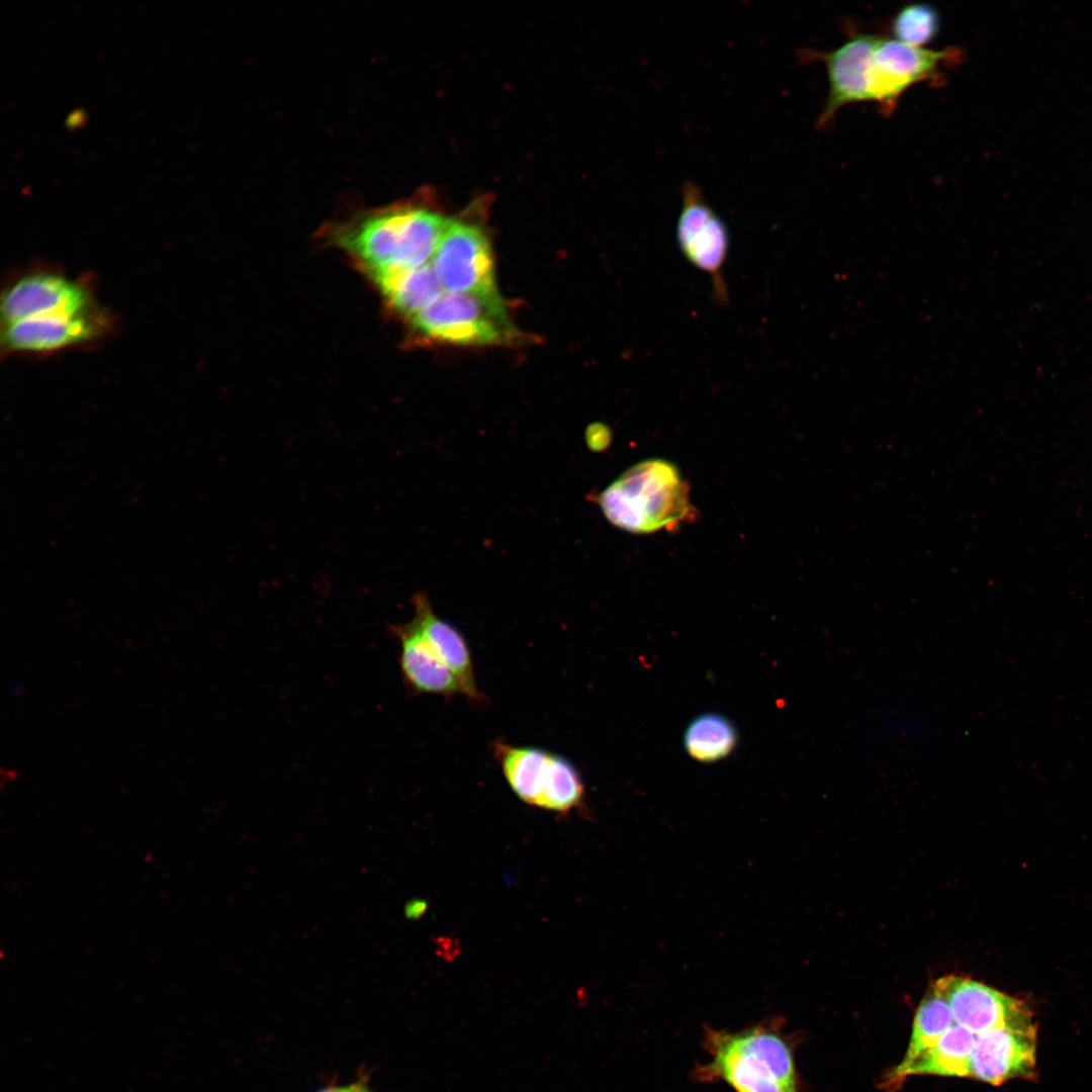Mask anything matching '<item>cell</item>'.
<instances>
[{
    "label": "cell",
    "instance_id": "obj_16",
    "mask_svg": "<svg viewBox=\"0 0 1092 1092\" xmlns=\"http://www.w3.org/2000/svg\"><path fill=\"white\" fill-rule=\"evenodd\" d=\"M492 752L512 791L526 804L539 807L551 752L536 746L513 745L502 739L493 742Z\"/></svg>",
    "mask_w": 1092,
    "mask_h": 1092
},
{
    "label": "cell",
    "instance_id": "obj_18",
    "mask_svg": "<svg viewBox=\"0 0 1092 1092\" xmlns=\"http://www.w3.org/2000/svg\"><path fill=\"white\" fill-rule=\"evenodd\" d=\"M733 724L717 713H706L694 719L686 729L684 744L687 752L701 762H714L728 756L737 744Z\"/></svg>",
    "mask_w": 1092,
    "mask_h": 1092
},
{
    "label": "cell",
    "instance_id": "obj_13",
    "mask_svg": "<svg viewBox=\"0 0 1092 1092\" xmlns=\"http://www.w3.org/2000/svg\"><path fill=\"white\" fill-rule=\"evenodd\" d=\"M399 642L403 679L415 694L452 698L463 695L459 680L440 658L413 621L392 628Z\"/></svg>",
    "mask_w": 1092,
    "mask_h": 1092
},
{
    "label": "cell",
    "instance_id": "obj_22",
    "mask_svg": "<svg viewBox=\"0 0 1092 1092\" xmlns=\"http://www.w3.org/2000/svg\"><path fill=\"white\" fill-rule=\"evenodd\" d=\"M366 1077V1074H362L356 1080L348 1084L330 1083L314 1092H356Z\"/></svg>",
    "mask_w": 1092,
    "mask_h": 1092
},
{
    "label": "cell",
    "instance_id": "obj_19",
    "mask_svg": "<svg viewBox=\"0 0 1092 1092\" xmlns=\"http://www.w3.org/2000/svg\"><path fill=\"white\" fill-rule=\"evenodd\" d=\"M954 1023L947 1001L931 986L915 1012L906 1053L896 1067L903 1068L912 1063L935 1044Z\"/></svg>",
    "mask_w": 1092,
    "mask_h": 1092
},
{
    "label": "cell",
    "instance_id": "obj_15",
    "mask_svg": "<svg viewBox=\"0 0 1092 1092\" xmlns=\"http://www.w3.org/2000/svg\"><path fill=\"white\" fill-rule=\"evenodd\" d=\"M975 1034L953 1024L931 1048L903 1068H893L887 1075L885 1085L892 1087L916 1075L941 1077H969L971 1054Z\"/></svg>",
    "mask_w": 1092,
    "mask_h": 1092
},
{
    "label": "cell",
    "instance_id": "obj_3",
    "mask_svg": "<svg viewBox=\"0 0 1092 1092\" xmlns=\"http://www.w3.org/2000/svg\"><path fill=\"white\" fill-rule=\"evenodd\" d=\"M614 526L637 534L671 528L691 512L688 486L678 470L664 460H648L624 472L598 496Z\"/></svg>",
    "mask_w": 1092,
    "mask_h": 1092
},
{
    "label": "cell",
    "instance_id": "obj_21",
    "mask_svg": "<svg viewBox=\"0 0 1092 1092\" xmlns=\"http://www.w3.org/2000/svg\"><path fill=\"white\" fill-rule=\"evenodd\" d=\"M938 10L927 3H911L900 8L891 21L895 39L906 44L924 48L940 30Z\"/></svg>",
    "mask_w": 1092,
    "mask_h": 1092
},
{
    "label": "cell",
    "instance_id": "obj_1",
    "mask_svg": "<svg viewBox=\"0 0 1092 1092\" xmlns=\"http://www.w3.org/2000/svg\"><path fill=\"white\" fill-rule=\"evenodd\" d=\"M448 219L421 200L365 210L327 226V237L372 279L432 260Z\"/></svg>",
    "mask_w": 1092,
    "mask_h": 1092
},
{
    "label": "cell",
    "instance_id": "obj_9",
    "mask_svg": "<svg viewBox=\"0 0 1092 1092\" xmlns=\"http://www.w3.org/2000/svg\"><path fill=\"white\" fill-rule=\"evenodd\" d=\"M932 986L947 1001L956 1024L975 1035L1035 1025L1025 1002L980 982L950 975L937 979Z\"/></svg>",
    "mask_w": 1092,
    "mask_h": 1092
},
{
    "label": "cell",
    "instance_id": "obj_12",
    "mask_svg": "<svg viewBox=\"0 0 1092 1092\" xmlns=\"http://www.w3.org/2000/svg\"><path fill=\"white\" fill-rule=\"evenodd\" d=\"M878 36L856 33L831 52L800 55L807 60L818 58L826 68L829 90L819 127L827 125L841 107L868 101L867 71Z\"/></svg>",
    "mask_w": 1092,
    "mask_h": 1092
},
{
    "label": "cell",
    "instance_id": "obj_20",
    "mask_svg": "<svg viewBox=\"0 0 1092 1092\" xmlns=\"http://www.w3.org/2000/svg\"><path fill=\"white\" fill-rule=\"evenodd\" d=\"M583 795L584 786L575 765L563 755L551 752L539 807L566 813L581 804Z\"/></svg>",
    "mask_w": 1092,
    "mask_h": 1092
},
{
    "label": "cell",
    "instance_id": "obj_6",
    "mask_svg": "<svg viewBox=\"0 0 1092 1092\" xmlns=\"http://www.w3.org/2000/svg\"><path fill=\"white\" fill-rule=\"evenodd\" d=\"M431 264L445 292L497 293L489 241L473 222L449 219Z\"/></svg>",
    "mask_w": 1092,
    "mask_h": 1092
},
{
    "label": "cell",
    "instance_id": "obj_11",
    "mask_svg": "<svg viewBox=\"0 0 1092 1092\" xmlns=\"http://www.w3.org/2000/svg\"><path fill=\"white\" fill-rule=\"evenodd\" d=\"M1036 1027L999 1028L977 1034L969 1077L992 1085L1032 1076L1035 1068Z\"/></svg>",
    "mask_w": 1092,
    "mask_h": 1092
},
{
    "label": "cell",
    "instance_id": "obj_4",
    "mask_svg": "<svg viewBox=\"0 0 1092 1092\" xmlns=\"http://www.w3.org/2000/svg\"><path fill=\"white\" fill-rule=\"evenodd\" d=\"M411 323L430 340L459 345L506 344L518 338L498 293L443 292Z\"/></svg>",
    "mask_w": 1092,
    "mask_h": 1092
},
{
    "label": "cell",
    "instance_id": "obj_23",
    "mask_svg": "<svg viewBox=\"0 0 1092 1092\" xmlns=\"http://www.w3.org/2000/svg\"><path fill=\"white\" fill-rule=\"evenodd\" d=\"M356 1092H374L373 1090H371V1089L369 1088V1084H368V1077H366V1079H365V1080L363 1081V1083H362V1084H361V1086H360V1087H359V1088L357 1089V1091H356Z\"/></svg>",
    "mask_w": 1092,
    "mask_h": 1092
},
{
    "label": "cell",
    "instance_id": "obj_14",
    "mask_svg": "<svg viewBox=\"0 0 1092 1092\" xmlns=\"http://www.w3.org/2000/svg\"><path fill=\"white\" fill-rule=\"evenodd\" d=\"M413 607V623L453 671L463 696L474 702H484L485 696L477 686L471 652L462 633L434 612L425 593L414 596Z\"/></svg>",
    "mask_w": 1092,
    "mask_h": 1092
},
{
    "label": "cell",
    "instance_id": "obj_7",
    "mask_svg": "<svg viewBox=\"0 0 1092 1092\" xmlns=\"http://www.w3.org/2000/svg\"><path fill=\"white\" fill-rule=\"evenodd\" d=\"M112 322L98 305L79 312L55 313L2 325L1 346L10 354L47 355L102 339Z\"/></svg>",
    "mask_w": 1092,
    "mask_h": 1092
},
{
    "label": "cell",
    "instance_id": "obj_10",
    "mask_svg": "<svg viewBox=\"0 0 1092 1092\" xmlns=\"http://www.w3.org/2000/svg\"><path fill=\"white\" fill-rule=\"evenodd\" d=\"M952 50L934 51L878 36L867 71L868 101L890 109L912 86L930 80Z\"/></svg>",
    "mask_w": 1092,
    "mask_h": 1092
},
{
    "label": "cell",
    "instance_id": "obj_8",
    "mask_svg": "<svg viewBox=\"0 0 1092 1092\" xmlns=\"http://www.w3.org/2000/svg\"><path fill=\"white\" fill-rule=\"evenodd\" d=\"M97 303L86 283L50 270L17 276L1 295V325L55 313L79 312Z\"/></svg>",
    "mask_w": 1092,
    "mask_h": 1092
},
{
    "label": "cell",
    "instance_id": "obj_17",
    "mask_svg": "<svg viewBox=\"0 0 1092 1092\" xmlns=\"http://www.w3.org/2000/svg\"><path fill=\"white\" fill-rule=\"evenodd\" d=\"M372 281L388 306L410 321L443 293L431 262L416 269L382 274Z\"/></svg>",
    "mask_w": 1092,
    "mask_h": 1092
},
{
    "label": "cell",
    "instance_id": "obj_2",
    "mask_svg": "<svg viewBox=\"0 0 1092 1092\" xmlns=\"http://www.w3.org/2000/svg\"><path fill=\"white\" fill-rule=\"evenodd\" d=\"M708 1061L696 1066L699 1083H724L733 1092H799L794 1043L779 1019L732 1031L704 1028Z\"/></svg>",
    "mask_w": 1092,
    "mask_h": 1092
},
{
    "label": "cell",
    "instance_id": "obj_5",
    "mask_svg": "<svg viewBox=\"0 0 1092 1092\" xmlns=\"http://www.w3.org/2000/svg\"><path fill=\"white\" fill-rule=\"evenodd\" d=\"M680 193L681 208L675 226L679 251L694 267L709 276L713 303L727 307L729 295L723 277L730 245L727 224L695 182L685 181Z\"/></svg>",
    "mask_w": 1092,
    "mask_h": 1092
}]
</instances>
